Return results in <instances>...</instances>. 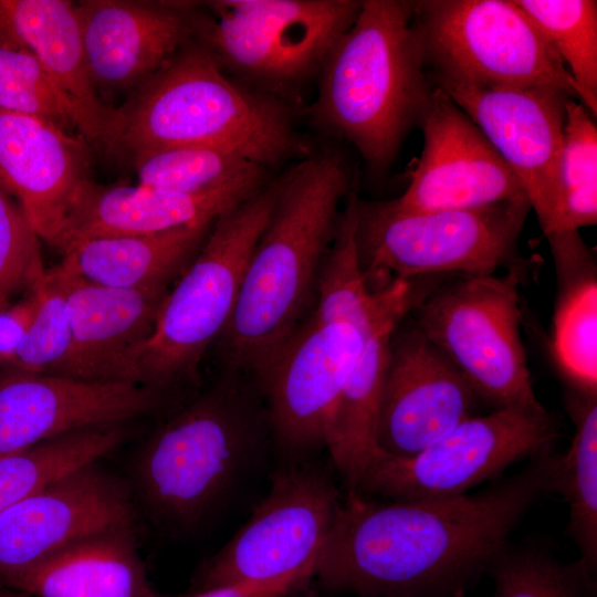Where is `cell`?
Returning a JSON list of instances; mask_svg holds the SVG:
<instances>
[{
    "instance_id": "obj_4",
    "label": "cell",
    "mask_w": 597,
    "mask_h": 597,
    "mask_svg": "<svg viewBox=\"0 0 597 597\" xmlns=\"http://www.w3.org/2000/svg\"><path fill=\"white\" fill-rule=\"evenodd\" d=\"M316 81V98L306 109L313 123L352 144L368 174H388L434 90L413 1L363 0Z\"/></svg>"
},
{
    "instance_id": "obj_26",
    "label": "cell",
    "mask_w": 597,
    "mask_h": 597,
    "mask_svg": "<svg viewBox=\"0 0 597 597\" xmlns=\"http://www.w3.org/2000/svg\"><path fill=\"white\" fill-rule=\"evenodd\" d=\"M213 222L86 240L64 253L62 262L82 277L106 286L170 284L198 253Z\"/></svg>"
},
{
    "instance_id": "obj_25",
    "label": "cell",
    "mask_w": 597,
    "mask_h": 597,
    "mask_svg": "<svg viewBox=\"0 0 597 597\" xmlns=\"http://www.w3.org/2000/svg\"><path fill=\"white\" fill-rule=\"evenodd\" d=\"M554 260L558 294L552 353L573 392L597 396V269L595 253L578 230L545 237Z\"/></svg>"
},
{
    "instance_id": "obj_7",
    "label": "cell",
    "mask_w": 597,
    "mask_h": 597,
    "mask_svg": "<svg viewBox=\"0 0 597 597\" xmlns=\"http://www.w3.org/2000/svg\"><path fill=\"white\" fill-rule=\"evenodd\" d=\"M526 196L465 209L400 211L388 200H356V245L367 282L392 275H493L499 269L526 275L531 262L519 240L531 211Z\"/></svg>"
},
{
    "instance_id": "obj_6",
    "label": "cell",
    "mask_w": 597,
    "mask_h": 597,
    "mask_svg": "<svg viewBox=\"0 0 597 597\" xmlns=\"http://www.w3.org/2000/svg\"><path fill=\"white\" fill-rule=\"evenodd\" d=\"M282 175L218 217L198 253L165 295L138 360L140 381L169 392L195 384L229 323L251 251L277 198Z\"/></svg>"
},
{
    "instance_id": "obj_11",
    "label": "cell",
    "mask_w": 597,
    "mask_h": 597,
    "mask_svg": "<svg viewBox=\"0 0 597 597\" xmlns=\"http://www.w3.org/2000/svg\"><path fill=\"white\" fill-rule=\"evenodd\" d=\"M557 425L544 409L499 408L472 416L411 457L377 451L352 491L386 500H447L551 450Z\"/></svg>"
},
{
    "instance_id": "obj_33",
    "label": "cell",
    "mask_w": 597,
    "mask_h": 597,
    "mask_svg": "<svg viewBox=\"0 0 597 597\" xmlns=\"http://www.w3.org/2000/svg\"><path fill=\"white\" fill-rule=\"evenodd\" d=\"M491 597H594L577 561L562 563L537 547L504 548L491 563Z\"/></svg>"
},
{
    "instance_id": "obj_3",
    "label": "cell",
    "mask_w": 597,
    "mask_h": 597,
    "mask_svg": "<svg viewBox=\"0 0 597 597\" xmlns=\"http://www.w3.org/2000/svg\"><path fill=\"white\" fill-rule=\"evenodd\" d=\"M118 109L115 155L205 145L274 170L316 150L296 127L292 105L229 76L195 39L133 90Z\"/></svg>"
},
{
    "instance_id": "obj_30",
    "label": "cell",
    "mask_w": 597,
    "mask_h": 597,
    "mask_svg": "<svg viewBox=\"0 0 597 597\" xmlns=\"http://www.w3.org/2000/svg\"><path fill=\"white\" fill-rule=\"evenodd\" d=\"M129 422L81 428L0 457V514L48 484L122 446Z\"/></svg>"
},
{
    "instance_id": "obj_32",
    "label": "cell",
    "mask_w": 597,
    "mask_h": 597,
    "mask_svg": "<svg viewBox=\"0 0 597 597\" xmlns=\"http://www.w3.org/2000/svg\"><path fill=\"white\" fill-rule=\"evenodd\" d=\"M556 52L583 92L582 104L597 115V2L513 0Z\"/></svg>"
},
{
    "instance_id": "obj_14",
    "label": "cell",
    "mask_w": 597,
    "mask_h": 597,
    "mask_svg": "<svg viewBox=\"0 0 597 597\" xmlns=\"http://www.w3.org/2000/svg\"><path fill=\"white\" fill-rule=\"evenodd\" d=\"M432 83L470 117L515 175L546 235L556 202L566 103L574 97L553 86Z\"/></svg>"
},
{
    "instance_id": "obj_8",
    "label": "cell",
    "mask_w": 597,
    "mask_h": 597,
    "mask_svg": "<svg viewBox=\"0 0 597 597\" xmlns=\"http://www.w3.org/2000/svg\"><path fill=\"white\" fill-rule=\"evenodd\" d=\"M195 40L239 83L293 106L362 0H214Z\"/></svg>"
},
{
    "instance_id": "obj_34",
    "label": "cell",
    "mask_w": 597,
    "mask_h": 597,
    "mask_svg": "<svg viewBox=\"0 0 597 597\" xmlns=\"http://www.w3.org/2000/svg\"><path fill=\"white\" fill-rule=\"evenodd\" d=\"M35 287L38 308L10 368L57 375L71 345L66 281L61 265L46 270Z\"/></svg>"
},
{
    "instance_id": "obj_15",
    "label": "cell",
    "mask_w": 597,
    "mask_h": 597,
    "mask_svg": "<svg viewBox=\"0 0 597 597\" xmlns=\"http://www.w3.org/2000/svg\"><path fill=\"white\" fill-rule=\"evenodd\" d=\"M418 127L423 147L407 189L388 200L395 209H465L526 196L480 128L437 86Z\"/></svg>"
},
{
    "instance_id": "obj_38",
    "label": "cell",
    "mask_w": 597,
    "mask_h": 597,
    "mask_svg": "<svg viewBox=\"0 0 597 597\" xmlns=\"http://www.w3.org/2000/svg\"><path fill=\"white\" fill-rule=\"evenodd\" d=\"M312 579L311 575H296L266 583H234L199 590L190 597H292Z\"/></svg>"
},
{
    "instance_id": "obj_40",
    "label": "cell",
    "mask_w": 597,
    "mask_h": 597,
    "mask_svg": "<svg viewBox=\"0 0 597 597\" xmlns=\"http://www.w3.org/2000/svg\"><path fill=\"white\" fill-rule=\"evenodd\" d=\"M452 597H464V595H458V596H452Z\"/></svg>"
},
{
    "instance_id": "obj_36",
    "label": "cell",
    "mask_w": 597,
    "mask_h": 597,
    "mask_svg": "<svg viewBox=\"0 0 597 597\" xmlns=\"http://www.w3.org/2000/svg\"><path fill=\"white\" fill-rule=\"evenodd\" d=\"M0 83L33 90L64 111L77 130L75 109L41 62L25 48L0 38Z\"/></svg>"
},
{
    "instance_id": "obj_16",
    "label": "cell",
    "mask_w": 597,
    "mask_h": 597,
    "mask_svg": "<svg viewBox=\"0 0 597 597\" xmlns=\"http://www.w3.org/2000/svg\"><path fill=\"white\" fill-rule=\"evenodd\" d=\"M401 322L389 342L376 446L383 453L407 458L474 416L479 397L416 325Z\"/></svg>"
},
{
    "instance_id": "obj_18",
    "label": "cell",
    "mask_w": 597,
    "mask_h": 597,
    "mask_svg": "<svg viewBox=\"0 0 597 597\" xmlns=\"http://www.w3.org/2000/svg\"><path fill=\"white\" fill-rule=\"evenodd\" d=\"M90 77L100 96L132 92L196 39L203 10L192 1L74 2Z\"/></svg>"
},
{
    "instance_id": "obj_39",
    "label": "cell",
    "mask_w": 597,
    "mask_h": 597,
    "mask_svg": "<svg viewBox=\"0 0 597 597\" xmlns=\"http://www.w3.org/2000/svg\"><path fill=\"white\" fill-rule=\"evenodd\" d=\"M0 597H35V596L0 585Z\"/></svg>"
},
{
    "instance_id": "obj_1",
    "label": "cell",
    "mask_w": 597,
    "mask_h": 597,
    "mask_svg": "<svg viewBox=\"0 0 597 597\" xmlns=\"http://www.w3.org/2000/svg\"><path fill=\"white\" fill-rule=\"evenodd\" d=\"M547 450L488 489L447 500L339 501L314 578L358 597H452L488 572L513 528L552 493Z\"/></svg>"
},
{
    "instance_id": "obj_23",
    "label": "cell",
    "mask_w": 597,
    "mask_h": 597,
    "mask_svg": "<svg viewBox=\"0 0 597 597\" xmlns=\"http://www.w3.org/2000/svg\"><path fill=\"white\" fill-rule=\"evenodd\" d=\"M250 197L234 192L181 193L137 184L101 185L86 180L67 209L56 249L104 237L146 234L213 222Z\"/></svg>"
},
{
    "instance_id": "obj_21",
    "label": "cell",
    "mask_w": 597,
    "mask_h": 597,
    "mask_svg": "<svg viewBox=\"0 0 597 597\" xmlns=\"http://www.w3.org/2000/svg\"><path fill=\"white\" fill-rule=\"evenodd\" d=\"M88 179L91 149L83 136L0 109V186L40 240L56 249L70 203Z\"/></svg>"
},
{
    "instance_id": "obj_12",
    "label": "cell",
    "mask_w": 597,
    "mask_h": 597,
    "mask_svg": "<svg viewBox=\"0 0 597 597\" xmlns=\"http://www.w3.org/2000/svg\"><path fill=\"white\" fill-rule=\"evenodd\" d=\"M339 501L331 479L316 468L279 471L245 524L203 566L199 590L296 575L314 578Z\"/></svg>"
},
{
    "instance_id": "obj_24",
    "label": "cell",
    "mask_w": 597,
    "mask_h": 597,
    "mask_svg": "<svg viewBox=\"0 0 597 597\" xmlns=\"http://www.w3.org/2000/svg\"><path fill=\"white\" fill-rule=\"evenodd\" d=\"M0 584L35 597H159L140 557L135 524L90 534Z\"/></svg>"
},
{
    "instance_id": "obj_35",
    "label": "cell",
    "mask_w": 597,
    "mask_h": 597,
    "mask_svg": "<svg viewBox=\"0 0 597 597\" xmlns=\"http://www.w3.org/2000/svg\"><path fill=\"white\" fill-rule=\"evenodd\" d=\"M40 238L23 211L0 186V310L29 291L45 273Z\"/></svg>"
},
{
    "instance_id": "obj_31",
    "label": "cell",
    "mask_w": 597,
    "mask_h": 597,
    "mask_svg": "<svg viewBox=\"0 0 597 597\" xmlns=\"http://www.w3.org/2000/svg\"><path fill=\"white\" fill-rule=\"evenodd\" d=\"M596 222L597 126L590 112L579 101L569 98L566 103L556 202L547 234L561 230L579 231Z\"/></svg>"
},
{
    "instance_id": "obj_22",
    "label": "cell",
    "mask_w": 597,
    "mask_h": 597,
    "mask_svg": "<svg viewBox=\"0 0 597 597\" xmlns=\"http://www.w3.org/2000/svg\"><path fill=\"white\" fill-rule=\"evenodd\" d=\"M0 38L29 50L71 101L77 132L114 154L118 107L102 101L86 65L75 3L69 0H0Z\"/></svg>"
},
{
    "instance_id": "obj_5",
    "label": "cell",
    "mask_w": 597,
    "mask_h": 597,
    "mask_svg": "<svg viewBox=\"0 0 597 597\" xmlns=\"http://www.w3.org/2000/svg\"><path fill=\"white\" fill-rule=\"evenodd\" d=\"M272 441L254 381L223 370L140 448L133 467L139 499L157 524L187 532L235 489Z\"/></svg>"
},
{
    "instance_id": "obj_29",
    "label": "cell",
    "mask_w": 597,
    "mask_h": 597,
    "mask_svg": "<svg viewBox=\"0 0 597 597\" xmlns=\"http://www.w3.org/2000/svg\"><path fill=\"white\" fill-rule=\"evenodd\" d=\"M568 408L575 431L566 453L556 458L552 493L568 504L567 533L579 552L576 561L596 588L597 396L572 392Z\"/></svg>"
},
{
    "instance_id": "obj_37",
    "label": "cell",
    "mask_w": 597,
    "mask_h": 597,
    "mask_svg": "<svg viewBox=\"0 0 597 597\" xmlns=\"http://www.w3.org/2000/svg\"><path fill=\"white\" fill-rule=\"evenodd\" d=\"M39 303L35 284L23 297L0 310V367H12Z\"/></svg>"
},
{
    "instance_id": "obj_17",
    "label": "cell",
    "mask_w": 597,
    "mask_h": 597,
    "mask_svg": "<svg viewBox=\"0 0 597 597\" xmlns=\"http://www.w3.org/2000/svg\"><path fill=\"white\" fill-rule=\"evenodd\" d=\"M167 391L136 383H91L0 370V457L85 427L130 422L155 412Z\"/></svg>"
},
{
    "instance_id": "obj_2",
    "label": "cell",
    "mask_w": 597,
    "mask_h": 597,
    "mask_svg": "<svg viewBox=\"0 0 597 597\" xmlns=\"http://www.w3.org/2000/svg\"><path fill=\"white\" fill-rule=\"evenodd\" d=\"M354 180L346 157L334 147L316 148L282 174L232 316L212 346L223 370L256 384L313 313L339 206Z\"/></svg>"
},
{
    "instance_id": "obj_9",
    "label": "cell",
    "mask_w": 597,
    "mask_h": 597,
    "mask_svg": "<svg viewBox=\"0 0 597 597\" xmlns=\"http://www.w3.org/2000/svg\"><path fill=\"white\" fill-rule=\"evenodd\" d=\"M457 277L442 282L413 308L415 325L495 409H544L521 335L519 289L527 275L506 271Z\"/></svg>"
},
{
    "instance_id": "obj_20",
    "label": "cell",
    "mask_w": 597,
    "mask_h": 597,
    "mask_svg": "<svg viewBox=\"0 0 597 597\" xmlns=\"http://www.w3.org/2000/svg\"><path fill=\"white\" fill-rule=\"evenodd\" d=\"M60 265L66 281L71 345L56 376L142 384L139 356L169 284L112 287L82 277L62 261Z\"/></svg>"
},
{
    "instance_id": "obj_19",
    "label": "cell",
    "mask_w": 597,
    "mask_h": 597,
    "mask_svg": "<svg viewBox=\"0 0 597 597\" xmlns=\"http://www.w3.org/2000/svg\"><path fill=\"white\" fill-rule=\"evenodd\" d=\"M135 524L128 488L96 462L74 470L0 514V575L93 533Z\"/></svg>"
},
{
    "instance_id": "obj_28",
    "label": "cell",
    "mask_w": 597,
    "mask_h": 597,
    "mask_svg": "<svg viewBox=\"0 0 597 597\" xmlns=\"http://www.w3.org/2000/svg\"><path fill=\"white\" fill-rule=\"evenodd\" d=\"M142 186L181 193L234 192L251 197L271 179L272 169L205 145H185L133 154Z\"/></svg>"
},
{
    "instance_id": "obj_10",
    "label": "cell",
    "mask_w": 597,
    "mask_h": 597,
    "mask_svg": "<svg viewBox=\"0 0 597 597\" xmlns=\"http://www.w3.org/2000/svg\"><path fill=\"white\" fill-rule=\"evenodd\" d=\"M413 18L432 81L553 86L582 102L566 66L513 0H419Z\"/></svg>"
},
{
    "instance_id": "obj_27",
    "label": "cell",
    "mask_w": 597,
    "mask_h": 597,
    "mask_svg": "<svg viewBox=\"0 0 597 597\" xmlns=\"http://www.w3.org/2000/svg\"><path fill=\"white\" fill-rule=\"evenodd\" d=\"M404 318H389L363 333L360 352L329 421L325 448L348 491L354 489L367 461L379 451L376 421L389 342Z\"/></svg>"
},
{
    "instance_id": "obj_13",
    "label": "cell",
    "mask_w": 597,
    "mask_h": 597,
    "mask_svg": "<svg viewBox=\"0 0 597 597\" xmlns=\"http://www.w3.org/2000/svg\"><path fill=\"white\" fill-rule=\"evenodd\" d=\"M362 345L363 335L353 325L308 317L255 384L272 443L285 454L326 446L332 415Z\"/></svg>"
}]
</instances>
